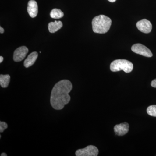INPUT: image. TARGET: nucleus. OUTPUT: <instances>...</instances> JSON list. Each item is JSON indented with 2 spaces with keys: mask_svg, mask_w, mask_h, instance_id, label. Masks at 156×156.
<instances>
[{
  "mask_svg": "<svg viewBox=\"0 0 156 156\" xmlns=\"http://www.w3.org/2000/svg\"><path fill=\"white\" fill-rule=\"evenodd\" d=\"M136 26L140 31L145 34L150 33L152 29V25L150 21L145 19L138 21L136 23Z\"/></svg>",
  "mask_w": 156,
  "mask_h": 156,
  "instance_id": "423d86ee",
  "label": "nucleus"
},
{
  "mask_svg": "<svg viewBox=\"0 0 156 156\" xmlns=\"http://www.w3.org/2000/svg\"><path fill=\"white\" fill-rule=\"evenodd\" d=\"M108 1L109 2H115L116 0H108Z\"/></svg>",
  "mask_w": 156,
  "mask_h": 156,
  "instance_id": "aec40b11",
  "label": "nucleus"
},
{
  "mask_svg": "<svg viewBox=\"0 0 156 156\" xmlns=\"http://www.w3.org/2000/svg\"><path fill=\"white\" fill-rule=\"evenodd\" d=\"M27 11L30 17L34 18L38 14V5L34 0H30L28 3Z\"/></svg>",
  "mask_w": 156,
  "mask_h": 156,
  "instance_id": "1a4fd4ad",
  "label": "nucleus"
},
{
  "mask_svg": "<svg viewBox=\"0 0 156 156\" xmlns=\"http://www.w3.org/2000/svg\"><path fill=\"white\" fill-rule=\"evenodd\" d=\"M151 86L154 88H156V79L153 80L151 83Z\"/></svg>",
  "mask_w": 156,
  "mask_h": 156,
  "instance_id": "dca6fc26",
  "label": "nucleus"
},
{
  "mask_svg": "<svg viewBox=\"0 0 156 156\" xmlns=\"http://www.w3.org/2000/svg\"><path fill=\"white\" fill-rule=\"evenodd\" d=\"M98 149L93 145H89L83 149L76 151V156H97L98 155Z\"/></svg>",
  "mask_w": 156,
  "mask_h": 156,
  "instance_id": "20e7f679",
  "label": "nucleus"
},
{
  "mask_svg": "<svg viewBox=\"0 0 156 156\" xmlns=\"http://www.w3.org/2000/svg\"><path fill=\"white\" fill-rule=\"evenodd\" d=\"M131 50L134 53L145 57H151L153 56L151 50L141 44H136L133 45L131 47Z\"/></svg>",
  "mask_w": 156,
  "mask_h": 156,
  "instance_id": "39448f33",
  "label": "nucleus"
},
{
  "mask_svg": "<svg viewBox=\"0 0 156 156\" xmlns=\"http://www.w3.org/2000/svg\"><path fill=\"white\" fill-rule=\"evenodd\" d=\"M28 48L25 46H22L17 48L14 52L13 59L15 62H18L22 61L28 53Z\"/></svg>",
  "mask_w": 156,
  "mask_h": 156,
  "instance_id": "0eeeda50",
  "label": "nucleus"
},
{
  "mask_svg": "<svg viewBox=\"0 0 156 156\" xmlns=\"http://www.w3.org/2000/svg\"><path fill=\"white\" fill-rule=\"evenodd\" d=\"M129 126L128 123H121L115 126L114 131L115 134L118 136H123L127 134L129 131Z\"/></svg>",
  "mask_w": 156,
  "mask_h": 156,
  "instance_id": "6e6552de",
  "label": "nucleus"
},
{
  "mask_svg": "<svg viewBox=\"0 0 156 156\" xmlns=\"http://www.w3.org/2000/svg\"><path fill=\"white\" fill-rule=\"evenodd\" d=\"M133 69V64L131 62L126 59H116L112 62L110 69L112 72L123 70L126 73H131Z\"/></svg>",
  "mask_w": 156,
  "mask_h": 156,
  "instance_id": "7ed1b4c3",
  "label": "nucleus"
},
{
  "mask_svg": "<svg viewBox=\"0 0 156 156\" xmlns=\"http://www.w3.org/2000/svg\"><path fill=\"white\" fill-rule=\"evenodd\" d=\"M148 114L151 116L156 117V105H152L149 106L147 109Z\"/></svg>",
  "mask_w": 156,
  "mask_h": 156,
  "instance_id": "4468645a",
  "label": "nucleus"
},
{
  "mask_svg": "<svg viewBox=\"0 0 156 156\" xmlns=\"http://www.w3.org/2000/svg\"><path fill=\"white\" fill-rule=\"evenodd\" d=\"M8 126L5 122H0V132L2 133L3 131L8 128Z\"/></svg>",
  "mask_w": 156,
  "mask_h": 156,
  "instance_id": "2eb2a0df",
  "label": "nucleus"
},
{
  "mask_svg": "<svg viewBox=\"0 0 156 156\" xmlns=\"http://www.w3.org/2000/svg\"><path fill=\"white\" fill-rule=\"evenodd\" d=\"M112 20L104 15H99L92 20V30L95 33L105 34L107 32L112 25Z\"/></svg>",
  "mask_w": 156,
  "mask_h": 156,
  "instance_id": "f03ea898",
  "label": "nucleus"
},
{
  "mask_svg": "<svg viewBox=\"0 0 156 156\" xmlns=\"http://www.w3.org/2000/svg\"><path fill=\"white\" fill-rule=\"evenodd\" d=\"M11 77L9 75H0V85L3 88H6L9 86L10 82Z\"/></svg>",
  "mask_w": 156,
  "mask_h": 156,
  "instance_id": "f8f14e48",
  "label": "nucleus"
},
{
  "mask_svg": "<svg viewBox=\"0 0 156 156\" xmlns=\"http://www.w3.org/2000/svg\"><path fill=\"white\" fill-rule=\"evenodd\" d=\"M62 22L61 21H55L50 22L48 24V29L51 33H54L62 27Z\"/></svg>",
  "mask_w": 156,
  "mask_h": 156,
  "instance_id": "9b49d317",
  "label": "nucleus"
},
{
  "mask_svg": "<svg viewBox=\"0 0 156 156\" xmlns=\"http://www.w3.org/2000/svg\"><path fill=\"white\" fill-rule=\"evenodd\" d=\"M4 60V58L2 56H0V63H2Z\"/></svg>",
  "mask_w": 156,
  "mask_h": 156,
  "instance_id": "a211bd4d",
  "label": "nucleus"
},
{
  "mask_svg": "<svg viewBox=\"0 0 156 156\" xmlns=\"http://www.w3.org/2000/svg\"><path fill=\"white\" fill-rule=\"evenodd\" d=\"M72 88L71 82L67 80H62L55 84L51 91L50 100L51 106L54 109H62L69 103L71 97L69 93Z\"/></svg>",
  "mask_w": 156,
  "mask_h": 156,
  "instance_id": "f257e3e1",
  "label": "nucleus"
},
{
  "mask_svg": "<svg viewBox=\"0 0 156 156\" xmlns=\"http://www.w3.org/2000/svg\"><path fill=\"white\" fill-rule=\"evenodd\" d=\"M50 17L54 19H59L64 16V14L60 9H55L51 11L50 13Z\"/></svg>",
  "mask_w": 156,
  "mask_h": 156,
  "instance_id": "ddd939ff",
  "label": "nucleus"
},
{
  "mask_svg": "<svg viewBox=\"0 0 156 156\" xmlns=\"http://www.w3.org/2000/svg\"><path fill=\"white\" fill-rule=\"evenodd\" d=\"M4 29L2 27H0V33L1 34L4 33Z\"/></svg>",
  "mask_w": 156,
  "mask_h": 156,
  "instance_id": "f3484780",
  "label": "nucleus"
},
{
  "mask_svg": "<svg viewBox=\"0 0 156 156\" xmlns=\"http://www.w3.org/2000/svg\"><path fill=\"white\" fill-rule=\"evenodd\" d=\"M1 156H7V154L6 153H2L1 154Z\"/></svg>",
  "mask_w": 156,
  "mask_h": 156,
  "instance_id": "6ab92c4d",
  "label": "nucleus"
},
{
  "mask_svg": "<svg viewBox=\"0 0 156 156\" xmlns=\"http://www.w3.org/2000/svg\"><path fill=\"white\" fill-rule=\"evenodd\" d=\"M38 54L37 52H32L29 55L27 58L24 62L23 65L24 67L28 68L34 64L35 62L36 61Z\"/></svg>",
  "mask_w": 156,
  "mask_h": 156,
  "instance_id": "9d476101",
  "label": "nucleus"
}]
</instances>
